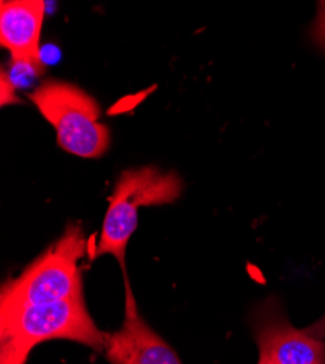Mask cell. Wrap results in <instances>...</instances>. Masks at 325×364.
I'll use <instances>...</instances> for the list:
<instances>
[{
    "instance_id": "6da1fadb",
    "label": "cell",
    "mask_w": 325,
    "mask_h": 364,
    "mask_svg": "<svg viewBox=\"0 0 325 364\" xmlns=\"http://www.w3.org/2000/svg\"><path fill=\"white\" fill-rule=\"evenodd\" d=\"M107 337L87 312L83 297L0 308L2 364H25L34 347L53 340H69L104 353Z\"/></svg>"
},
{
    "instance_id": "7a4b0ae2",
    "label": "cell",
    "mask_w": 325,
    "mask_h": 364,
    "mask_svg": "<svg viewBox=\"0 0 325 364\" xmlns=\"http://www.w3.org/2000/svg\"><path fill=\"white\" fill-rule=\"evenodd\" d=\"M183 188L181 178L174 171L142 166L122 172L110 197L92 258L112 255L122 269L126 268V252L139 223V208L171 204L181 197Z\"/></svg>"
},
{
    "instance_id": "3957f363",
    "label": "cell",
    "mask_w": 325,
    "mask_h": 364,
    "mask_svg": "<svg viewBox=\"0 0 325 364\" xmlns=\"http://www.w3.org/2000/svg\"><path fill=\"white\" fill-rule=\"evenodd\" d=\"M86 252V237L78 225L29 264L21 274L2 286L0 308L63 301L83 297L79 261Z\"/></svg>"
},
{
    "instance_id": "277c9868",
    "label": "cell",
    "mask_w": 325,
    "mask_h": 364,
    "mask_svg": "<svg viewBox=\"0 0 325 364\" xmlns=\"http://www.w3.org/2000/svg\"><path fill=\"white\" fill-rule=\"evenodd\" d=\"M29 100L53 126L57 143L83 159L102 156L111 144L110 129L101 123V107L79 86L48 79L29 94Z\"/></svg>"
},
{
    "instance_id": "5b68a950",
    "label": "cell",
    "mask_w": 325,
    "mask_h": 364,
    "mask_svg": "<svg viewBox=\"0 0 325 364\" xmlns=\"http://www.w3.org/2000/svg\"><path fill=\"white\" fill-rule=\"evenodd\" d=\"M124 321L120 329L108 333L104 354L111 364H183L176 353L144 322L133 296L126 268Z\"/></svg>"
},
{
    "instance_id": "8992f818",
    "label": "cell",
    "mask_w": 325,
    "mask_h": 364,
    "mask_svg": "<svg viewBox=\"0 0 325 364\" xmlns=\"http://www.w3.org/2000/svg\"><path fill=\"white\" fill-rule=\"evenodd\" d=\"M44 16L43 0L0 2V44L11 53L14 65L36 73L44 70L40 50Z\"/></svg>"
},
{
    "instance_id": "52a82bcc",
    "label": "cell",
    "mask_w": 325,
    "mask_h": 364,
    "mask_svg": "<svg viewBox=\"0 0 325 364\" xmlns=\"http://www.w3.org/2000/svg\"><path fill=\"white\" fill-rule=\"evenodd\" d=\"M258 364H325V346L283 316H264L255 328Z\"/></svg>"
},
{
    "instance_id": "ba28073f",
    "label": "cell",
    "mask_w": 325,
    "mask_h": 364,
    "mask_svg": "<svg viewBox=\"0 0 325 364\" xmlns=\"http://www.w3.org/2000/svg\"><path fill=\"white\" fill-rule=\"evenodd\" d=\"M311 38L312 43L325 53V0L316 5V14L311 25Z\"/></svg>"
},
{
    "instance_id": "9c48e42d",
    "label": "cell",
    "mask_w": 325,
    "mask_h": 364,
    "mask_svg": "<svg viewBox=\"0 0 325 364\" xmlns=\"http://www.w3.org/2000/svg\"><path fill=\"white\" fill-rule=\"evenodd\" d=\"M15 102H19L15 95V85L12 83L11 77L5 72H2V105Z\"/></svg>"
}]
</instances>
